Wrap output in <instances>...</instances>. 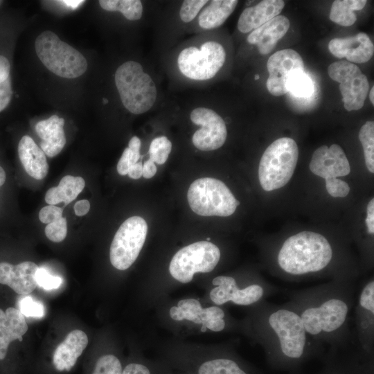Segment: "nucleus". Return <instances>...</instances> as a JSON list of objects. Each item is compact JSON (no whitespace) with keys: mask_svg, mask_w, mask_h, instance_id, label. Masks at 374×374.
Returning a JSON list of instances; mask_svg holds the SVG:
<instances>
[{"mask_svg":"<svg viewBox=\"0 0 374 374\" xmlns=\"http://www.w3.org/2000/svg\"><path fill=\"white\" fill-rule=\"evenodd\" d=\"M335 251L323 235L303 231L288 237L278 249L276 261L283 276L300 278L328 270Z\"/></svg>","mask_w":374,"mask_h":374,"instance_id":"3","label":"nucleus"},{"mask_svg":"<svg viewBox=\"0 0 374 374\" xmlns=\"http://www.w3.org/2000/svg\"><path fill=\"white\" fill-rule=\"evenodd\" d=\"M59 2H62L68 7H70L73 9L76 8L78 7L80 4L84 2V1H75V0H64V1H60Z\"/></svg>","mask_w":374,"mask_h":374,"instance_id":"51","label":"nucleus"},{"mask_svg":"<svg viewBox=\"0 0 374 374\" xmlns=\"http://www.w3.org/2000/svg\"><path fill=\"white\" fill-rule=\"evenodd\" d=\"M10 65L8 60L0 55V82L10 77Z\"/></svg>","mask_w":374,"mask_h":374,"instance_id":"49","label":"nucleus"},{"mask_svg":"<svg viewBox=\"0 0 374 374\" xmlns=\"http://www.w3.org/2000/svg\"><path fill=\"white\" fill-rule=\"evenodd\" d=\"M357 357L339 360L330 355L327 367L320 374H368L367 364Z\"/></svg>","mask_w":374,"mask_h":374,"instance_id":"29","label":"nucleus"},{"mask_svg":"<svg viewBox=\"0 0 374 374\" xmlns=\"http://www.w3.org/2000/svg\"><path fill=\"white\" fill-rule=\"evenodd\" d=\"M19 160L28 175L38 180L48 174L46 154L29 136H24L18 144Z\"/></svg>","mask_w":374,"mask_h":374,"instance_id":"24","label":"nucleus"},{"mask_svg":"<svg viewBox=\"0 0 374 374\" xmlns=\"http://www.w3.org/2000/svg\"><path fill=\"white\" fill-rule=\"evenodd\" d=\"M367 216L365 220L367 232L370 235L374 233V199H371L366 208Z\"/></svg>","mask_w":374,"mask_h":374,"instance_id":"45","label":"nucleus"},{"mask_svg":"<svg viewBox=\"0 0 374 374\" xmlns=\"http://www.w3.org/2000/svg\"><path fill=\"white\" fill-rule=\"evenodd\" d=\"M114 80L122 103L131 113L143 114L154 105L157 87L140 63L128 61L122 64L115 73Z\"/></svg>","mask_w":374,"mask_h":374,"instance_id":"4","label":"nucleus"},{"mask_svg":"<svg viewBox=\"0 0 374 374\" xmlns=\"http://www.w3.org/2000/svg\"><path fill=\"white\" fill-rule=\"evenodd\" d=\"M226 60L224 47L214 41L202 44L200 49L190 46L183 49L177 58L179 71L186 77L195 80L213 78Z\"/></svg>","mask_w":374,"mask_h":374,"instance_id":"9","label":"nucleus"},{"mask_svg":"<svg viewBox=\"0 0 374 374\" xmlns=\"http://www.w3.org/2000/svg\"><path fill=\"white\" fill-rule=\"evenodd\" d=\"M157 166L154 163L148 159L143 164V175L142 176L145 179H150L154 177L157 172Z\"/></svg>","mask_w":374,"mask_h":374,"instance_id":"47","label":"nucleus"},{"mask_svg":"<svg viewBox=\"0 0 374 374\" xmlns=\"http://www.w3.org/2000/svg\"><path fill=\"white\" fill-rule=\"evenodd\" d=\"M328 73L332 80L339 83L344 108L348 112L362 108L369 82L360 69L347 60H340L328 66Z\"/></svg>","mask_w":374,"mask_h":374,"instance_id":"12","label":"nucleus"},{"mask_svg":"<svg viewBox=\"0 0 374 374\" xmlns=\"http://www.w3.org/2000/svg\"><path fill=\"white\" fill-rule=\"evenodd\" d=\"M206 0H185L183 1L179 17L185 23L191 21L197 16L199 10L208 3Z\"/></svg>","mask_w":374,"mask_h":374,"instance_id":"40","label":"nucleus"},{"mask_svg":"<svg viewBox=\"0 0 374 374\" xmlns=\"http://www.w3.org/2000/svg\"><path fill=\"white\" fill-rule=\"evenodd\" d=\"M64 125V118L53 115L35 125L36 133L42 139L40 148L49 157L57 155L66 144Z\"/></svg>","mask_w":374,"mask_h":374,"instance_id":"22","label":"nucleus"},{"mask_svg":"<svg viewBox=\"0 0 374 374\" xmlns=\"http://www.w3.org/2000/svg\"><path fill=\"white\" fill-rule=\"evenodd\" d=\"M198 374H248L234 360L218 358L204 362L199 368Z\"/></svg>","mask_w":374,"mask_h":374,"instance_id":"31","label":"nucleus"},{"mask_svg":"<svg viewBox=\"0 0 374 374\" xmlns=\"http://www.w3.org/2000/svg\"><path fill=\"white\" fill-rule=\"evenodd\" d=\"M172 150L170 141L165 136L154 138L149 148L150 159L159 165L165 163Z\"/></svg>","mask_w":374,"mask_h":374,"instance_id":"35","label":"nucleus"},{"mask_svg":"<svg viewBox=\"0 0 374 374\" xmlns=\"http://www.w3.org/2000/svg\"><path fill=\"white\" fill-rule=\"evenodd\" d=\"M269 77L266 87L274 96H280L289 91L292 80L299 73L304 72V62L296 51L285 48L272 54L267 60Z\"/></svg>","mask_w":374,"mask_h":374,"instance_id":"13","label":"nucleus"},{"mask_svg":"<svg viewBox=\"0 0 374 374\" xmlns=\"http://www.w3.org/2000/svg\"><path fill=\"white\" fill-rule=\"evenodd\" d=\"M203 308L200 303L194 299L180 300L177 306H173L170 310V317L175 321L186 319L195 323H200V317Z\"/></svg>","mask_w":374,"mask_h":374,"instance_id":"30","label":"nucleus"},{"mask_svg":"<svg viewBox=\"0 0 374 374\" xmlns=\"http://www.w3.org/2000/svg\"><path fill=\"white\" fill-rule=\"evenodd\" d=\"M212 284L215 287L209 293L210 299L218 305L228 302L238 305H256L278 291L276 287L260 280L240 286L238 280L231 276H217L213 279Z\"/></svg>","mask_w":374,"mask_h":374,"instance_id":"11","label":"nucleus"},{"mask_svg":"<svg viewBox=\"0 0 374 374\" xmlns=\"http://www.w3.org/2000/svg\"><path fill=\"white\" fill-rule=\"evenodd\" d=\"M100 7L107 11H118L128 20H138L143 14V5L139 0H100Z\"/></svg>","mask_w":374,"mask_h":374,"instance_id":"28","label":"nucleus"},{"mask_svg":"<svg viewBox=\"0 0 374 374\" xmlns=\"http://www.w3.org/2000/svg\"><path fill=\"white\" fill-rule=\"evenodd\" d=\"M327 192L333 197H346L350 192L349 185L336 177L326 179Z\"/></svg>","mask_w":374,"mask_h":374,"instance_id":"42","label":"nucleus"},{"mask_svg":"<svg viewBox=\"0 0 374 374\" xmlns=\"http://www.w3.org/2000/svg\"><path fill=\"white\" fill-rule=\"evenodd\" d=\"M191 121L201 128L193 135V144L202 151H212L221 148L226 141L227 130L223 118L215 111L197 107L190 113Z\"/></svg>","mask_w":374,"mask_h":374,"instance_id":"14","label":"nucleus"},{"mask_svg":"<svg viewBox=\"0 0 374 374\" xmlns=\"http://www.w3.org/2000/svg\"><path fill=\"white\" fill-rule=\"evenodd\" d=\"M90 209V203L87 199L78 201L74 205V212L77 216H84Z\"/></svg>","mask_w":374,"mask_h":374,"instance_id":"48","label":"nucleus"},{"mask_svg":"<svg viewBox=\"0 0 374 374\" xmlns=\"http://www.w3.org/2000/svg\"><path fill=\"white\" fill-rule=\"evenodd\" d=\"M122 374H150V373L145 366L136 363H131L125 367Z\"/></svg>","mask_w":374,"mask_h":374,"instance_id":"46","label":"nucleus"},{"mask_svg":"<svg viewBox=\"0 0 374 374\" xmlns=\"http://www.w3.org/2000/svg\"><path fill=\"white\" fill-rule=\"evenodd\" d=\"M366 2V0H335L331 6L330 19L341 26H352L357 20L355 11L362 10Z\"/></svg>","mask_w":374,"mask_h":374,"instance_id":"27","label":"nucleus"},{"mask_svg":"<svg viewBox=\"0 0 374 374\" xmlns=\"http://www.w3.org/2000/svg\"><path fill=\"white\" fill-rule=\"evenodd\" d=\"M299 158V148L291 138L282 137L265 150L259 163L258 178L266 191L282 188L292 178Z\"/></svg>","mask_w":374,"mask_h":374,"instance_id":"5","label":"nucleus"},{"mask_svg":"<svg viewBox=\"0 0 374 374\" xmlns=\"http://www.w3.org/2000/svg\"><path fill=\"white\" fill-rule=\"evenodd\" d=\"M237 0H213L198 17L200 27L213 29L222 25L234 11Z\"/></svg>","mask_w":374,"mask_h":374,"instance_id":"26","label":"nucleus"},{"mask_svg":"<svg viewBox=\"0 0 374 374\" xmlns=\"http://www.w3.org/2000/svg\"><path fill=\"white\" fill-rule=\"evenodd\" d=\"M143 175V164L141 161L132 165L127 173V175L134 179H139Z\"/></svg>","mask_w":374,"mask_h":374,"instance_id":"50","label":"nucleus"},{"mask_svg":"<svg viewBox=\"0 0 374 374\" xmlns=\"http://www.w3.org/2000/svg\"><path fill=\"white\" fill-rule=\"evenodd\" d=\"M6 180V173L5 170L0 166V188L5 184Z\"/></svg>","mask_w":374,"mask_h":374,"instance_id":"52","label":"nucleus"},{"mask_svg":"<svg viewBox=\"0 0 374 374\" xmlns=\"http://www.w3.org/2000/svg\"><path fill=\"white\" fill-rule=\"evenodd\" d=\"M225 312L217 306L203 308L200 323L213 332L222 331L226 327Z\"/></svg>","mask_w":374,"mask_h":374,"instance_id":"34","label":"nucleus"},{"mask_svg":"<svg viewBox=\"0 0 374 374\" xmlns=\"http://www.w3.org/2000/svg\"><path fill=\"white\" fill-rule=\"evenodd\" d=\"M290 26L289 19L279 15L253 30L247 37V42L256 44L260 54H269L287 33Z\"/></svg>","mask_w":374,"mask_h":374,"instance_id":"20","label":"nucleus"},{"mask_svg":"<svg viewBox=\"0 0 374 374\" xmlns=\"http://www.w3.org/2000/svg\"><path fill=\"white\" fill-rule=\"evenodd\" d=\"M354 286L350 280L330 283L290 292L285 303L300 317L315 348L330 346L335 354L350 339L349 318L355 304Z\"/></svg>","mask_w":374,"mask_h":374,"instance_id":"1","label":"nucleus"},{"mask_svg":"<svg viewBox=\"0 0 374 374\" xmlns=\"http://www.w3.org/2000/svg\"><path fill=\"white\" fill-rule=\"evenodd\" d=\"M122 372L119 359L114 355L107 354L96 359L90 374H122Z\"/></svg>","mask_w":374,"mask_h":374,"instance_id":"36","label":"nucleus"},{"mask_svg":"<svg viewBox=\"0 0 374 374\" xmlns=\"http://www.w3.org/2000/svg\"><path fill=\"white\" fill-rule=\"evenodd\" d=\"M35 278L37 284L47 290L57 289L62 283V278L51 275L44 268H38Z\"/></svg>","mask_w":374,"mask_h":374,"instance_id":"41","label":"nucleus"},{"mask_svg":"<svg viewBox=\"0 0 374 374\" xmlns=\"http://www.w3.org/2000/svg\"><path fill=\"white\" fill-rule=\"evenodd\" d=\"M256 305L253 331L271 366L294 368L319 351L310 339L301 319L292 308L266 300Z\"/></svg>","mask_w":374,"mask_h":374,"instance_id":"2","label":"nucleus"},{"mask_svg":"<svg viewBox=\"0 0 374 374\" xmlns=\"http://www.w3.org/2000/svg\"><path fill=\"white\" fill-rule=\"evenodd\" d=\"M288 92L298 98H308L314 92V84L304 72L296 75L290 82Z\"/></svg>","mask_w":374,"mask_h":374,"instance_id":"37","label":"nucleus"},{"mask_svg":"<svg viewBox=\"0 0 374 374\" xmlns=\"http://www.w3.org/2000/svg\"><path fill=\"white\" fill-rule=\"evenodd\" d=\"M46 236L54 242L63 241L67 234L66 219L62 217L57 221L48 224L45 227Z\"/></svg>","mask_w":374,"mask_h":374,"instance_id":"39","label":"nucleus"},{"mask_svg":"<svg viewBox=\"0 0 374 374\" xmlns=\"http://www.w3.org/2000/svg\"><path fill=\"white\" fill-rule=\"evenodd\" d=\"M330 52L338 58L346 57L351 63L369 61L374 53V45L369 36L363 32L355 35L334 38L328 43Z\"/></svg>","mask_w":374,"mask_h":374,"instance_id":"17","label":"nucleus"},{"mask_svg":"<svg viewBox=\"0 0 374 374\" xmlns=\"http://www.w3.org/2000/svg\"><path fill=\"white\" fill-rule=\"evenodd\" d=\"M141 142L139 137L133 136L130 140L128 147L124 150L117 163V171L119 175L122 176L127 175L130 167L138 162L141 157Z\"/></svg>","mask_w":374,"mask_h":374,"instance_id":"33","label":"nucleus"},{"mask_svg":"<svg viewBox=\"0 0 374 374\" xmlns=\"http://www.w3.org/2000/svg\"><path fill=\"white\" fill-rule=\"evenodd\" d=\"M19 308L21 313L27 317H42L44 314L42 303L35 301L30 296L21 298L19 301Z\"/></svg>","mask_w":374,"mask_h":374,"instance_id":"38","label":"nucleus"},{"mask_svg":"<svg viewBox=\"0 0 374 374\" xmlns=\"http://www.w3.org/2000/svg\"><path fill=\"white\" fill-rule=\"evenodd\" d=\"M38 266L31 261H24L16 265L0 262V284L6 285L21 295L32 292L37 285L36 272Z\"/></svg>","mask_w":374,"mask_h":374,"instance_id":"18","label":"nucleus"},{"mask_svg":"<svg viewBox=\"0 0 374 374\" xmlns=\"http://www.w3.org/2000/svg\"><path fill=\"white\" fill-rule=\"evenodd\" d=\"M187 199L191 210L202 216L228 217L240 204L224 182L211 177L195 180L188 190Z\"/></svg>","mask_w":374,"mask_h":374,"instance_id":"7","label":"nucleus"},{"mask_svg":"<svg viewBox=\"0 0 374 374\" xmlns=\"http://www.w3.org/2000/svg\"><path fill=\"white\" fill-rule=\"evenodd\" d=\"M87 344L88 337L83 331H71L53 353L51 362L53 369L58 373L70 371Z\"/></svg>","mask_w":374,"mask_h":374,"instance_id":"19","label":"nucleus"},{"mask_svg":"<svg viewBox=\"0 0 374 374\" xmlns=\"http://www.w3.org/2000/svg\"><path fill=\"white\" fill-rule=\"evenodd\" d=\"M207 330L206 327L204 326H202V328H201V331L202 332H206V330Z\"/></svg>","mask_w":374,"mask_h":374,"instance_id":"54","label":"nucleus"},{"mask_svg":"<svg viewBox=\"0 0 374 374\" xmlns=\"http://www.w3.org/2000/svg\"><path fill=\"white\" fill-rule=\"evenodd\" d=\"M356 335L360 350L371 357L374 345V280L362 287L355 306Z\"/></svg>","mask_w":374,"mask_h":374,"instance_id":"15","label":"nucleus"},{"mask_svg":"<svg viewBox=\"0 0 374 374\" xmlns=\"http://www.w3.org/2000/svg\"><path fill=\"white\" fill-rule=\"evenodd\" d=\"M27 330L25 317L19 310L8 308L3 312L0 309V362L6 359L10 343L16 339L22 341Z\"/></svg>","mask_w":374,"mask_h":374,"instance_id":"23","label":"nucleus"},{"mask_svg":"<svg viewBox=\"0 0 374 374\" xmlns=\"http://www.w3.org/2000/svg\"><path fill=\"white\" fill-rule=\"evenodd\" d=\"M12 94L10 77L0 82V112L9 104Z\"/></svg>","mask_w":374,"mask_h":374,"instance_id":"44","label":"nucleus"},{"mask_svg":"<svg viewBox=\"0 0 374 374\" xmlns=\"http://www.w3.org/2000/svg\"><path fill=\"white\" fill-rule=\"evenodd\" d=\"M148 224L139 216L125 220L114 235L109 250L112 265L117 269H128L136 260L145 243Z\"/></svg>","mask_w":374,"mask_h":374,"instance_id":"10","label":"nucleus"},{"mask_svg":"<svg viewBox=\"0 0 374 374\" xmlns=\"http://www.w3.org/2000/svg\"><path fill=\"white\" fill-rule=\"evenodd\" d=\"M259 78H260V77H259V75H255V79H256V80H258V79H259Z\"/></svg>","mask_w":374,"mask_h":374,"instance_id":"55","label":"nucleus"},{"mask_svg":"<svg viewBox=\"0 0 374 374\" xmlns=\"http://www.w3.org/2000/svg\"><path fill=\"white\" fill-rule=\"evenodd\" d=\"M63 209L55 205L44 206L39 212V219L44 224H50L62 217Z\"/></svg>","mask_w":374,"mask_h":374,"instance_id":"43","label":"nucleus"},{"mask_svg":"<svg viewBox=\"0 0 374 374\" xmlns=\"http://www.w3.org/2000/svg\"><path fill=\"white\" fill-rule=\"evenodd\" d=\"M285 6L282 0H264L245 8L241 13L238 28L242 33L253 30L279 15Z\"/></svg>","mask_w":374,"mask_h":374,"instance_id":"21","label":"nucleus"},{"mask_svg":"<svg viewBox=\"0 0 374 374\" xmlns=\"http://www.w3.org/2000/svg\"><path fill=\"white\" fill-rule=\"evenodd\" d=\"M220 250L209 241H199L179 249L172 257L169 271L178 281L187 283L195 273L212 271L220 259Z\"/></svg>","mask_w":374,"mask_h":374,"instance_id":"8","label":"nucleus"},{"mask_svg":"<svg viewBox=\"0 0 374 374\" xmlns=\"http://www.w3.org/2000/svg\"><path fill=\"white\" fill-rule=\"evenodd\" d=\"M359 139L363 147L366 166L370 172H374V123L368 121L359 132Z\"/></svg>","mask_w":374,"mask_h":374,"instance_id":"32","label":"nucleus"},{"mask_svg":"<svg viewBox=\"0 0 374 374\" xmlns=\"http://www.w3.org/2000/svg\"><path fill=\"white\" fill-rule=\"evenodd\" d=\"M373 93H374V87H372L371 91H369V98L373 105H374Z\"/></svg>","mask_w":374,"mask_h":374,"instance_id":"53","label":"nucleus"},{"mask_svg":"<svg viewBox=\"0 0 374 374\" xmlns=\"http://www.w3.org/2000/svg\"><path fill=\"white\" fill-rule=\"evenodd\" d=\"M35 46L42 64L58 76L75 78L87 71V62L83 55L52 31L42 33L37 37Z\"/></svg>","mask_w":374,"mask_h":374,"instance_id":"6","label":"nucleus"},{"mask_svg":"<svg viewBox=\"0 0 374 374\" xmlns=\"http://www.w3.org/2000/svg\"><path fill=\"white\" fill-rule=\"evenodd\" d=\"M85 181L81 177L66 175L62 178L57 186L49 188L45 195V201L49 205L64 202L67 205L82 192Z\"/></svg>","mask_w":374,"mask_h":374,"instance_id":"25","label":"nucleus"},{"mask_svg":"<svg viewBox=\"0 0 374 374\" xmlns=\"http://www.w3.org/2000/svg\"><path fill=\"white\" fill-rule=\"evenodd\" d=\"M309 168L313 174L325 179L346 176L350 172L349 161L343 149L337 144L318 148L312 156Z\"/></svg>","mask_w":374,"mask_h":374,"instance_id":"16","label":"nucleus"}]
</instances>
